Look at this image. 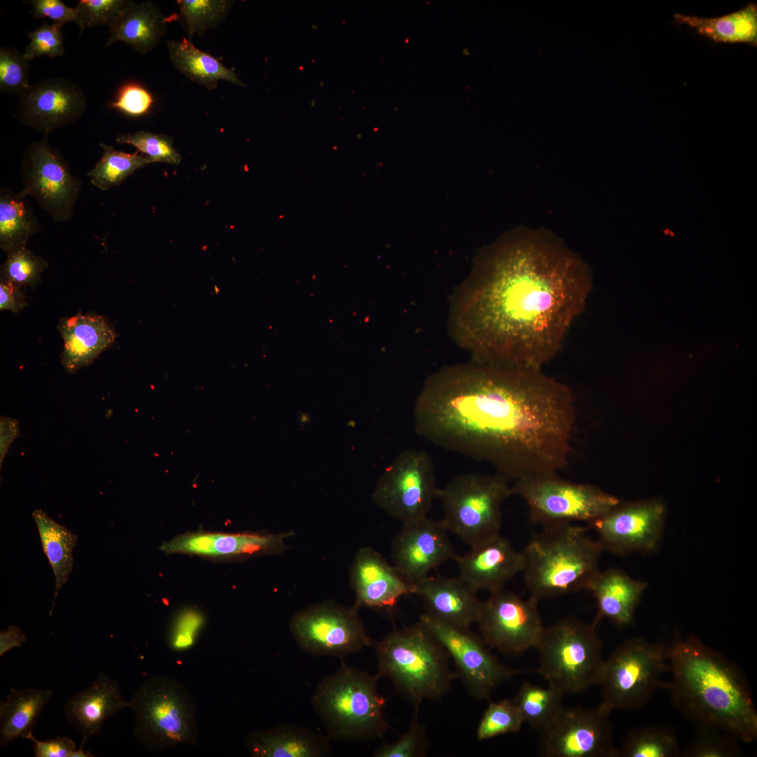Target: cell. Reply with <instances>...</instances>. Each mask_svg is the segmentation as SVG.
Masks as SVG:
<instances>
[{"label":"cell","mask_w":757,"mask_h":757,"mask_svg":"<svg viewBox=\"0 0 757 757\" xmlns=\"http://www.w3.org/2000/svg\"><path fill=\"white\" fill-rule=\"evenodd\" d=\"M414 421L432 444L517 480L567 467L576 408L571 388L543 368L472 360L427 378Z\"/></svg>","instance_id":"1"},{"label":"cell","mask_w":757,"mask_h":757,"mask_svg":"<svg viewBox=\"0 0 757 757\" xmlns=\"http://www.w3.org/2000/svg\"><path fill=\"white\" fill-rule=\"evenodd\" d=\"M592 288L586 262L555 236L519 229L482 252L454 292L449 327L473 360L543 368Z\"/></svg>","instance_id":"2"},{"label":"cell","mask_w":757,"mask_h":757,"mask_svg":"<svg viewBox=\"0 0 757 757\" xmlns=\"http://www.w3.org/2000/svg\"><path fill=\"white\" fill-rule=\"evenodd\" d=\"M667 683L678 710L697 724L716 727L750 743L757 737V711L748 682L731 660L695 636L668 647Z\"/></svg>","instance_id":"3"},{"label":"cell","mask_w":757,"mask_h":757,"mask_svg":"<svg viewBox=\"0 0 757 757\" xmlns=\"http://www.w3.org/2000/svg\"><path fill=\"white\" fill-rule=\"evenodd\" d=\"M543 527L521 551V572L531 596L540 601L587 590L600 571L603 550L599 541L587 534V526Z\"/></svg>","instance_id":"4"},{"label":"cell","mask_w":757,"mask_h":757,"mask_svg":"<svg viewBox=\"0 0 757 757\" xmlns=\"http://www.w3.org/2000/svg\"><path fill=\"white\" fill-rule=\"evenodd\" d=\"M375 650L377 674L389 679L415 712L424 700L441 698L456 677L446 650L420 621L389 632Z\"/></svg>","instance_id":"5"},{"label":"cell","mask_w":757,"mask_h":757,"mask_svg":"<svg viewBox=\"0 0 757 757\" xmlns=\"http://www.w3.org/2000/svg\"><path fill=\"white\" fill-rule=\"evenodd\" d=\"M379 678L342 662L321 681L311 700L330 739L353 742L383 736L388 725L385 699L376 688Z\"/></svg>","instance_id":"6"},{"label":"cell","mask_w":757,"mask_h":757,"mask_svg":"<svg viewBox=\"0 0 757 757\" xmlns=\"http://www.w3.org/2000/svg\"><path fill=\"white\" fill-rule=\"evenodd\" d=\"M129 708L135 714L134 736L150 752L196 743V705L187 688L165 676L146 679L135 692Z\"/></svg>","instance_id":"7"},{"label":"cell","mask_w":757,"mask_h":757,"mask_svg":"<svg viewBox=\"0 0 757 757\" xmlns=\"http://www.w3.org/2000/svg\"><path fill=\"white\" fill-rule=\"evenodd\" d=\"M598 620L589 624L573 617L544 627L536 648L538 672L564 695L582 692L598 684L604 662Z\"/></svg>","instance_id":"8"},{"label":"cell","mask_w":757,"mask_h":757,"mask_svg":"<svg viewBox=\"0 0 757 757\" xmlns=\"http://www.w3.org/2000/svg\"><path fill=\"white\" fill-rule=\"evenodd\" d=\"M509 480L499 472L464 473L437 488L446 529L470 547L500 534L502 505L513 495Z\"/></svg>","instance_id":"9"},{"label":"cell","mask_w":757,"mask_h":757,"mask_svg":"<svg viewBox=\"0 0 757 757\" xmlns=\"http://www.w3.org/2000/svg\"><path fill=\"white\" fill-rule=\"evenodd\" d=\"M668 671V647L629 639L604 660L598 683L601 704L611 711L639 709L658 689L667 687L663 677Z\"/></svg>","instance_id":"10"},{"label":"cell","mask_w":757,"mask_h":757,"mask_svg":"<svg viewBox=\"0 0 757 757\" xmlns=\"http://www.w3.org/2000/svg\"><path fill=\"white\" fill-rule=\"evenodd\" d=\"M512 489L526 503L531 520L543 526L588 524L620 502L596 486L568 481L557 473L515 480Z\"/></svg>","instance_id":"11"},{"label":"cell","mask_w":757,"mask_h":757,"mask_svg":"<svg viewBox=\"0 0 757 757\" xmlns=\"http://www.w3.org/2000/svg\"><path fill=\"white\" fill-rule=\"evenodd\" d=\"M433 461L423 450L407 449L386 468L372 493L381 509L402 524L427 517L435 497Z\"/></svg>","instance_id":"12"},{"label":"cell","mask_w":757,"mask_h":757,"mask_svg":"<svg viewBox=\"0 0 757 757\" xmlns=\"http://www.w3.org/2000/svg\"><path fill=\"white\" fill-rule=\"evenodd\" d=\"M358 609L355 604L346 607L333 601L313 605L292 617L290 632L309 654L343 658L373 644Z\"/></svg>","instance_id":"13"},{"label":"cell","mask_w":757,"mask_h":757,"mask_svg":"<svg viewBox=\"0 0 757 757\" xmlns=\"http://www.w3.org/2000/svg\"><path fill=\"white\" fill-rule=\"evenodd\" d=\"M23 188L57 223L68 222L73 216L82 181L73 175L62 154L46 136L27 147L20 167Z\"/></svg>","instance_id":"14"},{"label":"cell","mask_w":757,"mask_h":757,"mask_svg":"<svg viewBox=\"0 0 757 757\" xmlns=\"http://www.w3.org/2000/svg\"><path fill=\"white\" fill-rule=\"evenodd\" d=\"M419 621L434 635L452 659L458 676L470 695L476 699L490 697L503 682L521 673L503 664L482 638L424 613Z\"/></svg>","instance_id":"15"},{"label":"cell","mask_w":757,"mask_h":757,"mask_svg":"<svg viewBox=\"0 0 757 757\" xmlns=\"http://www.w3.org/2000/svg\"><path fill=\"white\" fill-rule=\"evenodd\" d=\"M611 711L602 704L592 709L563 707L540 732V754L545 757H618Z\"/></svg>","instance_id":"16"},{"label":"cell","mask_w":757,"mask_h":757,"mask_svg":"<svg viewBox=\"0 0 757 757\" xmlns=\"http://www.w3.org/2000/svg\"><path fill=\"white\" fill-rule=\"evenodd\" d=\"M538 601L523 599L505 587L481 601L475 622L485 643L507 655H517L536 648L544 626Z\"/></svg>","instance_id":"17"},{"label":"cell","mask_w":757,"mask_h":757,"mask_svg":"<svg viewBox=\"0 0 757 757\" xmlns=\"http://www.w3.org/2000/svg\"><path fill=\"white\" fill-rule=\"evenodd\" d=\"M665 508L658 500L621 503L587 524L603 551L617 555L655 550L661 540Z\"/></svg>","instance_id":"18"},{"label":"cell","mask_w":757,"mask_h":757,"mask_svg":"<svg viewBox=\"0 0 757 757\" xmlns=\"http://www.w3.org/2000/svg\"><path fill=\"white\" fill-rule=\"evenodd\" d=\"M87 107L82 89L68 79L46 78L20 95V122L43 136L79 119Z\"/></svg>","instance_id":"19"},{"label":"cell","mask_w":757,"mask_h":757,"mask_svg":"<svg viewBox=\"0 0 757 757\" xmlns=\"http://www.w3.org/2000/svg\"><path fill=\"white\" fill-rule=\"evenodd\" d=\"M292 531L276 533L189 531L163 542L159 550L167 554H182L219 559H245L280 554L287 548Z\"/></svg>","instance_id":"20"},{"label":"cell","mask_w":757,"mask_h":757,"mask_svg":"<svg viewBox=\"0 0 757 757\" xmlns=\"http://www.w3.org/2000/svg\"><path fill=\"white\" fill-rule=\"evenodd\" d=\"M441 521L428 517L403 524L392 544L394 566L416 585L429 573L456 556Z\"/></svg>","instance_id":"21"},{"label":"cell","mask_w":757,"mask_h":757,"mask_svg":"<svg viewBox=\"0 0 757 757\" xmlns=\"http://www.w3.org/2000/svg\"><path fill=\"white\" fill-rule=\"evenodd\" d=\"M350 580L359 608L392 609L399 599L414 594L415 585L408 582L377 551L369 547L357 552Z\"/></svg>","instance_id":"22"},{"label":"cell","mask_w":757,"mask_h":757,"mask_svg":"<svg viewBox=\"0 0 757 757\" xmlns=\"http://www.w3.org/2000/svg\"><path fill=\"white\" fill-rule=\"evenodd\" d=\"M459 577L473 590L490 593L505 585L523 569V554L500 534L475 546L453 559Z\"/></svg>","instance_id":"23"},{"label":"cell","mask_w":757,"mask_h":757,"mask_svg":"<svg viewBox=\"0 0 757 757\" xmlns=\"http://www.w3.org/2000/svg\"><path fill=\"white\" fill-rule=\"evenodd\" d=\"M129 707L118 681L100 672L85 690L74 694L65 702L63 711L67 723L82 736L81 744L102 733L105 721Z\"/></svg>","instance_id":"24"},{"label":"cell","mask_w":757,"mask_h":757,"mask_svg":"<svg viewBox=\"0 0 757 757\" xmlns=\"http://www.w3.org/2000/svg\"><path fill=\"white\" fill-rule=\"evenodd\" d=\"M57 329L64 342L61 363L69 373L92 364L118 336L108 320L95 313L61 318Z\"/></svg>","instance_id":"25"},{"label":"cell","mask_w":757,"mask_h":757,"mask_svg":"<svg viewBox=\"0 0 757 757\" xmlns=\"http://www.w3.org/2000/svg\"><path fill=\"white\" fill-rule=\"evenodd\" d=\"M414 595L420 597L431 617L461 628L475 622L481 601L477 592L459 576H427L415 585Z\"/></svg>","instance_id":"26"},{"label":"cell","mask_w":757,"mask_h":757,"mask_svg":"<svg viewBox=\"0 0 757 757\" xmlns=\"http://www.w3.org/2000/svg\"><path fill=\"white\" fill-rule=\"evenodd\" d=\"M329 739L308 728L280 724L250 732L245 745L254 757H322L332 753Z\"/></svg>","instance_id":"27"},{"label":"cell","mask_w":757,"mask_h":757,"mask_svg":"<svg viewBox=\"0 0 757 757\" xmlns=\"http://www.w3.org/2000/svg\"><path fill=\"white\" fill-rule=\"evenodd\" d=\"M646 587V582L631 578L620 569L599 571L587 588L596 601V620L607 618L619 626L629 625Z\"/></svg>","instance_id":"28"},{"label":"cell","mask_w":757,"mask_h":757,"mask_svg":"<svg viewBox=\"0 0 757 757\" xmlns=\"http://www.w3.org/2000/svg\"><path fill=\"white\" fill-rule=\"evenodd\" d=\"M167 22L160 8L154 2L130 1L109 27L106 47L121 41L138 53L146 54L164 36Z\"/></svg>","instance_id":"29"},{"label":"cell","mask_w":757,"mask_h":757,"mask_svg":"<svg viewBox=\"0 0 757 757\" xmlns=\"http://www.w3.org/2000/svg\"><path fill=\"white\" fill-rule=\"evenodd\" d=\"M53 695L50 689L11 688L0 702V746L19 737L27 739Z\"/></svg>","instance_id":"30"},{"label":"cell","mask_w":757,"mask_h":757,"mask_svg":"<svg viewBox=\"0 0 757 757\" xmlns=\"http://www.w3.org/2000/svg\"><path fill=\"white\" fill-rule=\"evenodd\" d=\"M674 19L677 24L686 25L715 43L757 46L756 3H750L739 11L717 18L675 13Z\"/></svg>","instance_id":"31"},{"label":"cell","mask_w":757,"mask_h":757,"mask_svg":"<svg viewBox=\"0 0 757 757\" xmlns=\"http://www.w3.org/2000/svg\"><path fill=\"white\" fill-rule=\"evenodd\" d=\"M167 46L173 66L192 81L208 90L217 87L221 80L245 86L232 69L226 67L217 58L197 48L191 40L170 39Z\"/></svg>","instance_id":"32"},{"label":"cell","mask_w":757,"mask_h":757,"mask_svg":"<svg viewBox=\"0 0 757 757\" xmlns=\"http://www.w3.org/2000/svg\"><path fill=\"white\" fill-rule=\"evenodd\" d=\"M32 515L39 531L43 552L55 578V596L50 611L51 615L57 594L66 584L73 568L72 554L77 536L53 520L42 510H35Z\"/></svg>","instance_id":"33"},{"label":"cell","mask_w":757,"mask_h":757,"mask_svg":"<svg viewBox=\"0 0 757 757\" xmlns=\"http://www.w3.org/2000/svg\"><path fill=\"white\" fill-rule=\"evenodd\" d=\"M20 191L0 189V247L4 252L26 246L41 227L32 207Z\"/></svg>","instance_id":"34"},{"label":"cell","mask_w":757,"mask_h":757,"mask_svg":"<svg viewBox=\"0 0 757 757\" xmlns=\"http://www.w3.org/2000/svg\"><path fill=\"white\" fill-rule=\"evenodd\" d=\"M564 695L562 692L551 686L542 688L526 681L521 686L514 702L524 723L541 732L564 707Z\"/></svg>","instance_id":"35"},{"label":"cell","mask_w":757,"mask_h":757,"mask_svg":"<svg viewBox=\"0 0 757 757\" xmlns=\"http://www.w3.org/2000/svg\"><path fill=\"white\" fill-rule=\"evenodd\" d=\"M681 752L676 735L671 728L646 725L628 732L618 749V757H676Z\"/></svg>","instance_id":"36"},{"label":"cell","mask_w":757,"mask_h":757,"mask_svg":"<svg viewBox=\"0 0 757 757\" xmlns=\"http://www.w3.org/2000/svg\"><path fill=\"white\" fill-rule=\"evenodd\" d=\"M103 154L88 171L90 183L101 191H107L121 184L135 170L152 163L151 159L138 152L129 154L116 149L113 146L100 143Z\"/></svg>","instance_id":"37"},{"label":"cell","mask_w":757,"mask_h":757,"mask_svg":"<svg viewBox=\"0 0 757 757\" xmlns=\"http://www.w3.org/2000/svg\"><path fill=\"white\" fill-rule=\"evenodd\" d=\"M234 1L227 0H178L179 19L189 38L201 36L226 18Z\"/></svg>","instance_id":"38"},{"label":"cell","mask_w":757,"mask_h":757,"mask_svg":"<svg viewBox=\"0 0 757 757\" xmlns=\"http://www.w3.org/2000/svg\"><path fill=\"white\" fill-rule=\"evenodd\" d=\"M739 740L735 736L710 725L698 724L692 742L683 750L682 757L743 756Z\"/></svg>","instance_id":"39"},{"label":"cell","mask_w":757,"mask_h":757,"mask_svg":"<svg viewBox=\"0 0 757 757\" xmlns=\"http://www.w3.org/2000/svg\"><path fill=\"white\" fill-rule=\"evenodd\" d=\"M48 263L35 255L26 246L7 252V258L0 267V280L8 281L19 287L36 288L41 284V275Z\"/></svg>","instance_id":"40"},{"label":"cell","mask_w":757,"mask_h":757,"mask_svg":"<svg viewBox=\"0 0 757 757\" xmlns=\"http://www.w3.org/2000/svg\"><path fill=\"white\" fill-rule=\"evenodd\" d=\"M524 723L521 714L514 700L505 699L492 702L478 724L476 736L479 740H485L504 734L517 732Z\"/></svg>","instance_id":"41"},{"label":"cell","mask_w":757,"mask_h":757,"mask_svg":"<svg viewBox=\"0 0 757 757\" xmlns=\"http://www.w3.org/2000/svg\"><path fill=\"white\" fill-rule=\"evenodd\" d=\"M119 144H130L149 157L152 163L161 162L178 165L182 156L175 148L172 139L168 135L149 131H137L116 136Z\"/></svg>","instance_id":"42"},{"label":"cell","mask_w":757,"mask_h":757,"mask_svg":"<svg viewBox=\"0 0 757 757\" xmlns=\"http://www.w3.org/2000/svg\"><path fill=\"white\" fill-rule=\"evenodd\" d=\"M204 613L198 608L182 609L174 618L168 634V647L184 652L194 646L205 625Z\"/></svg>","instance_id":"43"},{"label":"cell","mask_w":757,"mask_h":757,"mask_svg":"<svg viewBox=\"0 0 757 757\" xmlns=\"http://www.w3.org/2000/svg\"><path fill=\"white\" fill-rule=\"evenodd\" d=\"M29 65L23 53L11 47L0 48V90L20 96L29 89Z\"/></svg>","instance_id":"44"},{"label":"cell","mask_w":757,"mask_h":757,"mask_svg":"<svg viewBox=\"0 0 757 757\" xmlns=\"http://www.w3.org/2000/svg\"><path fill=\"white\" fill-rule=\"evenodd\" d=\"M128 0H80L74 8L75 22L82 33L86 29L95 26L109 28L128 4Z\"/></svg>","instance_id":"45"},{"label":"cell","mask_w":757,"mask_h":757,"mask_svg":"<svg viewBox=\"0 0 757 757\" xmlns=\"http://www.w3.org/2000/svg\"><path fill=\"white\" fill-rule=\"evenodd\" d=\"M410 726L396 742L383 744L374 753V757H420L427 753L428 742L425 728L418 721L415 712Z\"/></svg>","instance_id":"46"},{"label":"cell","mask_w":757,"mask_h":757,"mask_svg":"<svg viewBox=\"0 0 757 757\" xmlns=\"http://www.w3.org/2000/svg\"><path fill=\"white\" fill-rule=\"evenodd\" d=\"M62 27L44 22L35 30L29 32V43L25 48L23 55L27 60L41 56L51 57L64 54Z\"/></svg>","instance_id":"47"},{"label":"cell","mask_w":757,"mask_h":757,"mask_svg":"<svg viewBox=\"0 0 757 757\" xmlns=\"http://www.w3.org/2000/svg\"><path fill=\"white\" fill-rule=\"evenodd\" d=\"M154 104V97L146 88L136 82H128L118 89L109 107L131 117H139L147 114Z\"/></svg>","instance_id":"48"},{"label":"cell","mask_w":757,"mask_h":757,"mask_svg":"<svg viewBox=\"0 0 757 757\" xmlns=\"http://www.w3.org/2000/svg\"><path fill=\"white\" fill-rule=\"evenodd\" d=\"M32 14L36 19L48 18L54 24L62 27L69 22H75V8L66 6L60 0H31Z\"/></svg>","instance_id":"49"},{"label":"cell","mask_w":757,"mask_h":757,"mask_svg":"<svg viewBox=\"0 0 757 757\" xmlns=\"http://www.w3.org/2000/svg\"><path fill=\"white\" fill-rule=\"evenodd\" d=\"M27 739L32 742L36 757H69L76 749L74 742L67 736L41 741L36 739L32 733Z\"/></svg>","instance_id":"50"},{"label":"cell","mask_w":757,"mask_h":757,"mask_svg":"<svg viewBox=\"0 0 757 757\" xmlns=\"http://www.w3.org/2000/svg\"><path fill=\"white\" fill-rule=\"evenodd\" d=\"M25 295L18 286L0 280V311L9 310L15 313L28 306Z\"/></svg>","instance_id":"51"},{"label":"cell","mask_w":757,"mask_h":757,"mask_svg":"<svg viewBox=\"0 0 757 757\" xmlns=\"http://www.w3.org/2000/svg\"><path fill=\"white\" fill-rule=\"evenodd\" d=\"M19 435V426L16 420L9 417L0 419V465L14 439Z\"/></svg>","instance_id":"52"},{"label":"cell","mask_w":757,"mask_h":757,"mask_svg":"<svg viewBox=\"0 0 757 757\" xmlns=\"http://www.w3.org/2000/svg\"><path fill=\"white\" fill-rule=\"evenodd\" d=\"M27 641L26 635L16 625H10L0 632V656L14 648H20Z\"/></svg>","instance_id":"53"},{"label":"cell","mask_w":757,"mask_h":757,"mask_svg":"<svg viewBox=\"0 0 757 757\" xmlns=\"http://www.w3.org/2000/svg\"><path fill=\"white\" fill-rule=\"evenodd\" d=\"M95 756L91 752H85L83 751V745L81 744V746L78 749H75L70 754L69 757H92Z\"/></svg>","instance_id":"54"}]
</instances>
